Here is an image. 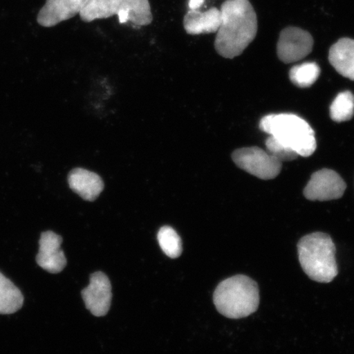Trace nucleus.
<instances>
[{
    "label": "nucleus",
    "instance_id": "1a4fd4ad",
    "mask_svg": "<svg viewBox=\"0 0 354 354\" xmlns=\"http://www.w3.org/2000/svg\"><path fill=\"white\" fill-rule=\"evenodd\" d=\"M86 308L95 317L108 313L112 301V286L103 272H95L91 277L90 285L82 292Z\"/></svg>",
    "mask_w": 354,
    "mask_h": 354
},
{
    "label": "nucleus",
    "instance_id": "f257e3e1",
    "mask_svg": "<svg viewBox=\"0 0 354 354\" xmlns=\"http://www.w3.org/2000/svg\"><path fill=\"white\" fill-rule=\"evenodd\" d=\"M214 46L225 59L241 55L258 32V19L250 0H227L221 8Z\"/></svg>",
    "mask_w": 354,
    "mask_h": 354
},
{
    "label": "nucleus",
    "instance_id": "9b49d317",
    "mask_svg": "<svg viewBox=\"0 0 354 354\" xmlns=\"http://www.w3.org/2000/svg\"><path fill=\"white\" fill-rule=\"evenodd\" d=\"M88 0H46L37 16L38 24L52 28L80 15Z\"/></svg>",
    "mask_w": 354,
    "mask_h": 354
},
{
    "label": "nucleus",
    "instance_id": "aec40b11",
    "mask_svg": "<svg viewBox=\"0 0 354 354\" xmlns=\"http://www.w3.org/2000/svg\"><path fill=\"white\" fill-rule=\"evenodd\" d=\"M205 1V0H189V10H198Z\"/></svg>",
    "mask_w": 354,
    "mask_h": 354
},
{
    "label": "nucleus",
    "instance_id": "7ed1b4c3",
    "mask_svg": "<svg viewBox=\"0 0 354 354\" xmlns=\"http://www.w3.org/2000/svg\"><path fill=\"white\" fill-rule=\"evenodd\" d=\"M297 248L301 267L313 281L330 283L338 275L335 245L329 234H307L299 241Z\"/></svg>",
    "mask_w": 354,
    "mask_h": 354
},
{
    "label": "nucleus",
    "instance_id": "4468645a",
    "mask_svg": "<svg viewBox=\"0 0 354 354\" xmlns=\"http://www.w3.org/2000/svg\"><path fill=\"white\" fill-rule=\"evenodd\" d=\"M329 61L338 73L354 81V39H339L330 48Z\"/></svg>",
    "mask_w": 354,
    "mask_h": 354
},
{
    "label": "nucleus",
    "instance_id": "9d476101",
    "mask_svg": "<svg viewBox=\"0 0 354 354\" xmlns=\"http://www.w3.org/2000/svg\"><path fill=\"white\" fill-rule=\"evenodd\" d=\"M63 239L55 232L48 231L41 234L37 263L46 272L57 274L65 268L66 259L61 250Z\"/></svg>",
    "mask_w": 354,
    "mask_h": 354
},
{
    "label": "nucleus",
    "instance_id": "423d86ee",
    "mask_svg": "<svg viewBox=\"0 0 354 354\" xmlns=\"http://www.w3.org/2000/svg\"><path fill=\"white\" fill-rule=\"evenodd\" d=\"M236 165L262 180H272L280 174L282 163L258 147L242 148L232 153Z\"/></svg>",
    "mask_w": 354,
    "mask_h": 354
},
{
    "label": "nucleus",
    "instance_id": "39448f33",
    "mask_svg": "<svg viewBox=\"0 0 354 354\" xmlns=\"http://www.w3.org/2000/svg\"><path fill=\"white\" fill-rule=\"evenodd\" d=\"M121 11L129 12L131 21L139 28L153 21L149 0H88L79 15L83 21L91 22L118 16Z\"/></svg>",
    "mask_w": 354,
    "mask_h": 354
},
{
    "label": "nucleus",
    "instance_id": "f8f14e48",
    "mask_svg": "<svg viewBox=\"0 0 354 354\" xmlns=\"http://www.w3.org/2000/svg\"><path fill=\"white\" fill-rule=\"evenodd\" d=\"M68 184L73 190L86 201H94L104 188L99 175L83 168H76L68 175Z\"/></svg>",
    "mask_w": 354,
    "mask_h": 354
},
{
    "label": "nucleus",
    "instance_id": "2eb2a0df",
    "mask_svg": "<svg viewBox=\"0 0 354 354\" xmlns=\"http://www.w3.org/2000/svg\"><path fill=\"white\" fill-rule=\"evenodd\" d=\"M24 297L21 290L0 272V314L15 313L24 305Z\"/></svg>",
    "mask_w": 354,
    "mask_h": 354
},
{
    "label": "nucleus",
    "instance_id": "f3484780",
    "mask_svg": "<svg viewBox=\"0 0 354 354\" xmlns=\"http://www.w3.org/2000/svg\"><path fill=\"white\" fill-rule=\"evenodd\" d=\"M320 73V66L316 63H304L290 69V78L296 86L308 88L317 82Z\"/></svg>",
    "mask_w": 354,
    "mask_h": 354
},
{
    "label": "nucleus",
    "instance_id": "20e7f679",
    "mask_svg": "<svg viewBox=\"0 0 354 354\" xmlns=\"http://www.w3.org/2000/svg\"><path fill=\"white\" fill-rule=\"evenodd\" d=\"M260 129L290 146L299 156L307 158L316 151L315 133L311 126L297 115L270 114L262 118Z\"/></svg>",
    "mask_w": 354,
    "mask_h": 354
},
{
    "label": "nucleus",
    "instance_id": "dca6fc26",
    "mask_svg": "<svg viewBox=\"0 0 354 354\" xmlns=\"http://www.w3.org/2000/svg\"><path fill=\"white\" fill-rule=\"evenodd\" d=\"M332 120L344 122L351 120L354 115V95L351 91L339 93L330 108Z\"/></svg>",
    "mask_w": 354,
    "mask_h": 354
},
{
    "label": "nucleus",
    "instance_id": "ddd939ff",
    "mask_svg": "<svg viewBox=\"0 0 354 354\" xmlns=\"http://www.w3.org/2000/svg\"><path fill=\"white\" fill-rule=\"evenodd\" d=\"M183 25L185 32L192 35L216 32L221 25V11L216 8L203 12L189 10L184 17Z\"/></svg>",
    "mask_w": 354,
    "mask_h": 354
},
{
    "label": "nucleus",
    "instance_id": "a211bd4d",
    "mask_svg": "<svg viewBox=\"0 0 354 354\" xmlns=\"http://www.w3.org/2000/svg\"><path fill=\"white\" fill-rule=\"evenodd\" d=\"M159 245L171 259H176L183 253V241L175 230L168 225L162 227L158 233Z\"/></svg>",
    "mask_w": 354,
    "mask_h": 354
},
{
    "label": "nucleus",
    "instance_id": "6e6552de",
    "mask_svg": "<svg viewBox=\"0 0 354 354\" xmlns=\"http://www.w3.org/2000/svg\"><path fill=\"white\" fill-rule=\"evenodd\" d=\"M313 38L307 30L287 28L282 30L277 43V55L283 63H295L312 52Z\"/></svg>",
    "mask_w": 354,
    "mask_h": 354
},
{
    "label": "nucleus",
    "instance_id": "f03ea898",
    "mask_svg": "<svg viewBox=\"0 0 354 354\" xmlns=\"http://www.w3.org/2000/svg\"><path fill=\"white\" fill-rule=\"evenodd\" d=\"M259 301L258 284L245 275L225 279L216 287L214 294L218 311L231 319L249 317L258 310Z\"/></svg>",
    "mask_w": 354,
    "mask_h": 354
},
{
    "label": "nucleus",
    "instance_id": "0eeeda50",
    "mask_svg": "<svg viewBox=\"0 0 354 354\" xmlns=\"http://www.w3.org/2000/svg\"><path fill=\"white\" fill-rule=\"evenodd\" d=\"M345 190L346 184L337 172L322 169L312 175L304 194L308 201H329L342 198Z\"/></svg>",
    "mask_w": 354,
    "mask_h": 354
},
{
    "label": "nucleus",
    "instance_id": "6ab92c4d",
    "mask_svg": "<svg viewBox=\"0 0 354 354\" xmlns=\"http://www.w3.org/2000/svg\"><path fill=\"white\" fill-rule=\"evenodd\" d=\"M266 147H267L268 153L281 163L295 160L299 157V154L290 146L282 143L281 141L272 136H270L266 140Z\"/></svg>",
    "mask_w": 354,
    "mask_h": 354
}]
</instances>
